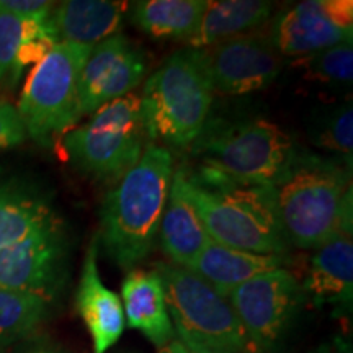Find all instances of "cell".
I'll return each mask as SVG.
<instances>
[{
  "mask_svg": "<svg viewBox=\"0 0 353 353\" xmlns=\"http://www.w3.org/2000/svg\"><path fill=\"white\" fill-rule=\"evenodd\" d=\"M56 229H61V221L43 196L15 185L0 183V247Z\"/></svg>",
  "mask_w": 353,
  "mask_h": 353,
  "instance_id": "44dd1931",
  "label": "cell"
},
{
  "mask_svg": "<svg viewBox=\"0 0 353 353\" xmlns=\"http://www.w3.org/2000/svg\"><path fill=\"white\" fill-rule=\"evenodd\" d=\"M25 138L26 131L17 107H13L10 101L0 99V151L15 148L23 143Z\"/></svg>",
  "mask_w": 353,
  "mask_h": 353,
  "instance_id": "4316f807",
  "label": "cell"
},
{
  "mask_svg": "<svg viewBox=\"0 0 353 353\" xmlns=\"http://www.w3.org/2000/svg\"><path fill=\"white\" fill-rule=\"evenodd\" d=\"M260 353H275L304 304L301 280L288 268L265 273L221 293Z\"/></svg>",
  "mask_w": 353,
  "mask_h": 353,
  "instance_id": "9c48e42d",
  "label": "cell"
},
{
  "mask_svg": "<svg viewBox=\"0 0 353 353\" xmlns=\"http://www.w3.org/2000/svg\"><path fill=\"white\" fill-rule=\"evenodd\" d=\"M205 7L206 0H139L131 3L130 20L152 38L188 41Z\"/></svg>",
  "mask_w": 353,
  "mask_h": 353,
  "instance_id": "7402d4cb",
  "label": "cell"
},
{
  "mask_svg": "<svg viewBox=\"0 0 353 353\" xmlns=\"http://www.w3.org/2000/svg\"><path fill=\"white\" fill-rule=\"evenodd\" d=\"M37 23L38 21L20 19L0 3V81L12 76L21 44Z\"/></svg>",
  "mask_w": 353,
  "mask_h": 353,
  "instance_id": "d4e9b609",
  "label": "cell"
},
{
  "mask_svg": "<svg viewBox=\"0 0 353 353\" xmlns=\"http://www.w3.org/2000/svg\"><path fill=\"white\" fill-rule=\"evenodd\" d=\"M317 144L332 152L352 157L353 149V112L352 107L342 108L322 128Z\"/></svg>",
  "mask_w": 353,
  "mask_h": 353,
  "instance_id": "484cf974",
  "label": "cell"
},
{
  "mask_svg": "<svg viewBox=\"0 0 353 353\" xmlns=\"http://www.w3.org/2000/svg\"><path fill=\"white\" fill-rule=\"evenodd\" d=\"M193 167L213 170L244 183L275 185L288 170L294 143L288 132L268 120H252L203 131L190 145Z\"/></svg>",
  "mask_w": 353,
  "mask_h": 353,
  "instance_id": "8992f818",
  "label": "cell"
},
{
  "mask_svg": "<svg viewBox=\"0 0 353 353\" xmlns=\"http://www.w3.org/2000/svg\"><path fill=\"white\" fill-rule=\"evenodd\" d=\"M3 7L20 19L28 21H44L50 19L54 2H44V0H0Z\"/></svg>",
  "mask_w": 353,
  "mask_h": 353,
  "instance_id": "83f0119b",
  "label": "cell"
},
{
  "mask_svg": "<svg viewBox=\"0 0 353 353\" xmlns=\"http://www.w3.org/2000/svg\"><path fill=\"white\" fill-rule=\"evenodd\" d=\"M174 172V156L169 149L148 143L138 164L101 201L97 241L118 267L132 270L151 255Z\"/></svg>",
  "mask_w": 353,
  "mask_h": 353,
  "instance_id": "7a4b0ae2",
  "label": "cell"
},
{
  "mask_svg": "<svg viewBox=\"0 0 353 353\" xmlns=\"http://www.w3.org/2000/svg\"><path fill=\"white\" fill-rule=\"evenodd\" d=\"M345 164L314 152H294L273 187L290 245L314 250L339 237H352V165Z\"/></svg>",
  "mask_w": 353,
  "mask_h": 353,
  "instance_id": "3957f363",
  "label": "cell"
},
{
  "mask_svg": "<svg viewBox=\"0 0 353 353\" xmlns=\"http://www.w3.org/2000/svg\"><path fill=\"white\" fill-rule=\"evenodd\" d=\"M28 353H61V352L54 350V348H38V350H32Z\"/></svg>",
  "mask_w": 353,
  "mask_h": 353,
  "instance_id": "4dcf8cb0",
  "label": "cell"
},
{
  "mask_svg": "<svg viewBox=\"0 0 353 353\" xmlns=\"http://www.w3.org/2000/svg\"><path fill=\"white\" fill-rule=\"evenodd\" d=\"M50 298L0 288V352L33 334L48 314Z\"/></svg>",
  "mask_w": 353,
  "mask_h": 353,
  "instance_id": "603a6c76",
  "label": "cell"
},
{
  "mask_svg": "<svg viewBox=\"0 0 353 353\" xmlns=\"http://www.w3.org/2000/svg\"><path fill=\"white\" fill-rule=\"evenodd\" d=\"M307 353H352V348H350V343L345 342L341 337H337V339H332V341L322 343V345L316 347L314 350Z\"/></svg>",
  "mask_w": 353,
  "mask_h": 353,
  "instance_id": "f1b7e54d",
  "label": "cell"
},
{
  "mask_svg": "<svg viewBox=\"0 0 353 353\" xmlns=\"http://www.w3.org/2000/svg\"><path fill=\"white\" fill-rule=\"evenodd\" d=\"M139 99L149 141L190 149L205 131L214 99L198 50L185 48L167 57L145 81Z\"/></svg>",
  "mask_w": 353,
  "mask_h": 353,
  "instance_id": "277c9868",
  "label": "cell"
},
{
  "mask_svg": "<svg viewBox=\"0 0 353 353\" xmlns=\"http://www.w3.org/2000/svg\"><path fill=\"white\" fill-rule=\"evenodd\" d=\"M301 286L304 299L314 307L329 306L335 314H350L353 303L352 237H339L314 249L306 263Z\"/></svg>",
  "mask_w": 353,
  "mask_h": 353,
  "instance_id": "9a60e30c",
  "label": "cell"
},
{
  "mask_svg": "<svg viewBox=\"0 0 353 353\" xmlns=\"http://www.w3.org/2000/svg\"><path fill=\"white\" fill-rule=\"evenodd\" d=\"M290 255H262L229 249L210 241L190 272L213 286L219 293L245 283L255 276L265 275L280 268L293 267Z\"/></svg>",
  "mask_w": 353,
  "mask_h": 353,
  "instance_id": "d6986e66",
  "label": "cell"
},
{
  "mask_svg": "<svg viewBox=\"0 0 353 353\" xmlns=\"http://www.w3.org/2000/svg\"><path fill=\"white\" fill-rule=\"evenodd\" d=\"M159 242L170 263L190 270L210 244V236L183 192L182 175L176 169L159 228Z\"/></svg>",
  "mask_w": 353,
  "mask_h": 353,
  "instance_id": "e0dca14e",
  "label": "cell"
},
{
  "mask_svg": "<svg viewBox=\"0 0 353 353\" xmlns=\"http://www.w3.org/2000/svg\"><path fill=\"white\" fill-rule=\"evenodd\" d=\"M281 57L314 54L339 44H352V0H307L278 17L270 32Z\"/></svg>",
  "mask_w": 353,
  "mask_h": 353,
  "instance_id": "8fae6325",
  "label": "cell"
},
{
  "mask_svg": "<svg viewBox=\"0 0 353 353\" xmlns=\"http://www.w3.org/2000/svg\"><path fill=\"white\" fill-rule=\"evenodd\" d=\"M214 94L247 95L272 85L281 72V56L270 33H245L198 50Z\"/></svg>",
  "mask_w": 353,
  "mask_h": 353,
  "instance_id": "30bf717a",
  "label": "cell"
},
{
  "mask_svg": "<svg viewBox=\"0 0 353 353\" xmlns=\"http://www.w3.org/2000/svg\"><path fill=\"white\" fill-rule=\"evenodd\" d=\"M94 48L57 43L26 79L17 112L26 136L41 145L70 131L79 118V79Z\"/></svg>",
  "mask_w": 353,
  "mask_h": 353,
  "instance_id": "ba28073f",
  "label": "cell"
},
{
  "mask_svg": "<svg viewBox=\"0 0 353 353\" xmlns=\"http://www.w3.org/2000/svg\"><path fill=\"white\" fill-rule=\"evenodd\" d=\"M148 143L141 99L134 94L103 105L64 136L65 154L79 170L113 183L138 164Z\"/></svg>",
  "mask_w": 353,
  "mask_h": 353,
  "instance_id": "52a82bcc",
  "label": "cell"
},
{
  "mask_svg": "<svg viewBox=\"0 0 353 353\" xmlns=\"http://www.w3.org/2000/svg\"><path fill=\"white\" fill-rule=\"evenodd\" d=\"M157 353H193V352H190L187 347H183L182 343L176 341V339H174V341L167 343V345L164 348H161Z\"/></svg>",
  "mask_w": 353,
  "mask_h": 353,
  "instance_id": "f546056e",
  "label": "cell"
},
{
  "mask_svg": "<svg viewBox=\"0 0 353 353\" xmlns=\"http://www.w3.org/2000/svg\"><path fill=\"white\" fill-rule=\"evenodd\" d=\"M293 68L306 81L322 83H350L353 77L352 44H339L329 50L294 59Z\"/></svg>",
  "mask_w": 353,
  "mask_h": 353,
  "instance_id": "cb8c5ba5",
  "label": "cell"
},
{
  "mask_svg": "<svg viewBox=\"0 0 353 353\" xmlns=\"http://www.w3.org/2000/svg\"><path fill=\"white\" fill-rule=\"evenodd\" d=\"M176 341L193 353H260L226 296L190 270L156 262Z\"/></svg>",
  "mask_w": 353,
  "mask_h": 353,
  "instance_id": "5b68a950",
  "label": "cell"
},
{
  "mask_svg": "<svg viewBox=\"0 0 353 353\" xmlns=\"http://www.w3.org/2000/svg\"><path fill=\"white\" fill-rule=\"evenodd\" d=\"M128 2L68 0L52 8L50 21L59 43L97 46L120 32Z\"/></svg>",
  "mask_w": 353,
  "mask_h": 353,
  "instance_id": "ac0fdd59",
  "label": "cell"
},
{
  "mask_svg": "<svg viewBox=\"0 0 353 353\" xmlns=\"http://www.w3.org/2000/svg\"><path fill=\"white\" fill-rule=\"evenodd\" d=\"M121 304L125 321L131 329L139 330L159 350L175 339L167 307L165 291L159 273L132 268L121 285Z\"/></svg>",
  "mask_w": 353,
  "mask_h": 353,
  "instance_id": "2e32d148",
  "label": "cell"
},
{
  "mask_svg": "<svg viewBox=\"0 0 353 353\" xmlns=\"http://www.w3.org/2000/svg\"><path fill=\"white\" fill-rule=\"evenodd\" d=\"M99 247L95 236L90 241L82 265L76 293V307L90 334L94 353H107L120 341L126 321L120 296L107 288L100 278L97 265Z\"/></svg>",
  "mask_w": 353,
  "mask_h": 353,
  "instance_id": "5bb4252c",
  "label": "cell"
},
{
  "mask_svg": "<svg viewBox=\"0 0 353 353\" xmlns=\"http://www.w3.org/2000/svg\"><path fill=\"white\" fill-rule=\"evenodd\" d=\"M145 70L144 52L125 34L117 33L97 44L79 79V118L132 94Z\"/></svg>",
  "mask_w": 353,
  "mask_h": 353,
  "instance_id": "7c38bea8",
  "label": "cell"
},
{
  "mask_svg": "<svg viewBox=\"0 0 353 353\" xmlns=\"http://www.w3.org/2000/svg\"><path fill=\"white\" fill-rule=\"evenodd\" d=\"M272 2L265 0H206L195 34L188 39L192 50H203L239 34L252 33L270 20Z\"/></svg>",
  "mask_w": 353,
  "mask_h": 353,
  "instance_id": "ffe728a7",
  "label": "cell"
},
{
  "mask_svg": "<svg viewBox=\"0 0 353 353\" xmlns=\"http://www.w3.org/2000/svg\"><path fill=\"white\" fill-rule=\"evenodd\" d=\"M183 192L210 239L229 249L290 255L275 188L244 183L201 167H180Z\"/></svg>",
  "mask_w": 353,
  "mask_h": 353,
  "instance_id": "6da1fadb",
  "label": "cell"
},
{
  "mask_svg": "<svg viewBox=\"0 0 353 353\" xmlns=\"http://www.w3.org/2000/svg\"><path fill=\"white\" fill-rule=\"evenodd\" d=\"M64 260L63 228L0 247V288L50 298L61 281Z\"/></svg>",
  "mask_w": 353,
  "mask_h": 353,
  "instance_id": "4fadbf2b",
  "label": "cell"
}]
</instances>
